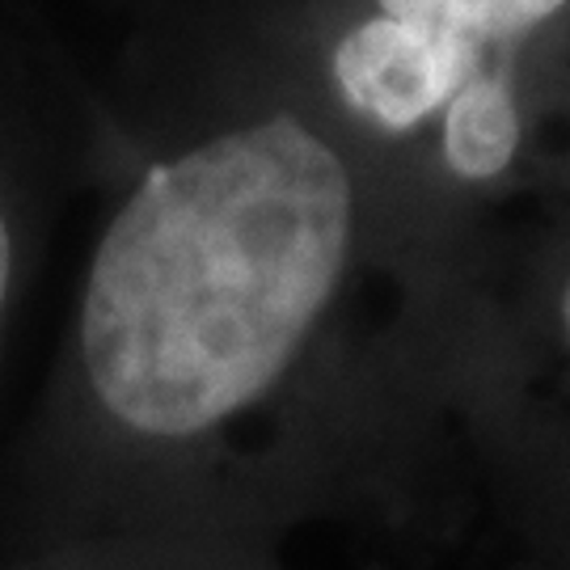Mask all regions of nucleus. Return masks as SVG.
I'll list each match as a JSON object with an SVG mask.
<instances>
[{"label": "nucleus", "instance_id": "f03ea898", "mask_svg": "<svg viewBox=\"0 0 570 570\" xmlns=\"http://www.w3.org/2000/svg\"><path fill=\"white\" fill-rule=\"evenodd\" d=\"M334 122L449 245L570 207V0H296Z\"/></svg>", "mask_w": 570, "mask_h": 570}, {"label": "nucleus", "instance_id": "39448f33", "mask_svg": "<svg viewBox=\"0 0 570 570\" xmlns=\"http://www.w3.org/2000/svg\"><path fill=\"white\" fill-rule=\"evenodd\" d=\"M0 570H292L287 550L212 529H81L0 541Z\"/></svg>", "mask_w": 570, "mask_h": 570}, {"label": "nucleus", "instance_id": "7ed1b4c3", "mask_svg": "<svg viewBox=\"0 0 570 570\" xmlns=\"http://www.w3.org/2000/svg\"><path fill=\"white\" fill-rule=\"evenodd\" d=\"M449 419L461 520L490 570H570V207L469 249Z\"/></svg>", "mask_w": 570, "mask_h": 570}, {"label": "nucleus", "instance_id": "f257e3e1", "mask_svg": "<svg viewBox=\"0 0 570 570\" xmlns=\"http://www.w3.org/2000/svg\"><path fill=\"white\" fill-rule=\"evenodd\" d=\"M98 199L72 313L4 461L0 541L461 520L449 322L465 254L326 110L296 0H98Z\"/></svg>", "mask_w": 570, "mask_h": 570}, {"label": "nucleus", "instance_id": "20e7f679", "mask_svg": "<svg viewBox=\"0 0 570 570\" xmlns=\"http://www.w3.org/2000/svg\"><path fill=\"white\" fill-rule=\"evenodd\" d=\"M89 178L81 56L26 4L0 0V355L63 207Z\"/></svg>", "mask_w": 570, "mask_h": 570}]
</instances>
